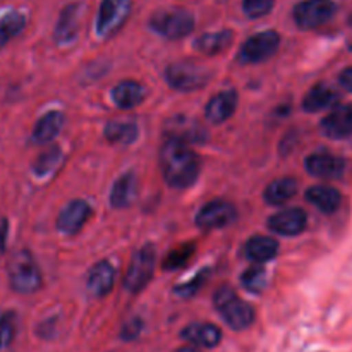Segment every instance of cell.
I'll list each match as a JSON object with an SVG mask.
<instances>
[{
    "label": "cell",
    "instance_id": "obj_2",
    "mask_svg": "<svg viewBox=\"0 0 352 352\" xmlns=\"http://www.w3.org/2000/svg\"><path fill=\"white\" fill-rule=\"evenodd\" d=\"M213 305L227 325L232 327L234 330H244L253 325L254 309L230 287H220L213 296Z\"/></svg>",
    "mask_w": 352,
    "mask_h": 352
},
{
    "label": "cell",
    "instance_id": "obj_37",
    "mask_svg": "<svg viewBox=\"0 0 352 352\" xmlns=\"http://www.w3.org/2000/svg\"><path fill=\"white\" fill-rule=\"evenodd\" d=\"M339 82L344 89H347V91L352 93V67L344 69V71L340 72Z\"/></svg>",
    "mask_w": 352,
    "mask_h": 352
},
{
    "label": "cell",
    "instance_id": "obj_16",
    "mask_svg": "<svg viewBox=\"0 0 352 352\" xmlns=\"http://www.w3.org/2000/svg\"><path fill=\"white\" fill-rule=\"evenodd\" d=\"M237 93L234 89H227V91L219 93L213 96L208 102L205 110V116L210 122L213 124H223L227 119L234 116L237 107Z\"/></svg>",
    "mask_w": 352,
    "mask_h": 352
},
{
    "label": "cell",
    "instance_id": "obj_5",
    "mask_svg": "<svg viewBox=\"0 0 352 352\" xmlns=\"http://www.w3.org/2000/svg\"><path fill=\"white\" fill-rule=\"evenodd\" d=\"M155 263H157V251L151 244L138 250L124 277V287L129 292L143 291L153 277Z\"/></svg>",
    "mask_w": 352,
    "mask_h": 352
},
{
    "label": "cell",
    "instance_id": "obj_9",
    "mask_svg": "<svg viewBox=\"0 0 352 352\" xmlns=\"http://www.w3.org/2000/svg\"><path fill=\"white\" fill-rule=\"evenodd\" d=\"M278 47H280V36L275 31H263V33L253 34L241 47L239 60L244 64H260V62L274 57Z\"/></svg>",
    "mask_w": 352,
    "mask_h": 352
},
{
    "label": "cell",
    "instance_id": "obj_26",
    "mask_svg": "<svg viewBox=\"0 0 352 352\" xmlns=\"http://www.w3.org/2000/svg\"><path fill=\"white\" fill-rule=\"evenodd\" d=\"M337 102V93L332 88L325 85H316L306 93L305 100H302V109L306 112H320L329 107H332Z\"/></svg>",
    "mask_w": 352,
    "mask_h": 352
},
{
    "label": "cell",
    "instance_id": "obj_8",
    "mask_svg": "<svg viewBox=\"0 0 352 352\" xmlns=\"http://www.w3.org/2000/svg\"><path fill=\"white\" fill-rule=\"evenodd\" d=\"M337 7L332 0H302L294 9V21L301 30H316L329 23Z\"/></svg>",
    "mask_w": 352,
    "mask_h": 352
},
{
    "label": "cell",
    "instance_id": "obj_10",
    "mask_svg": "<svg viewBox=\"0 0 352 352\" xmlns=\"http://www.w3.org/2000/svg\"><path fill=\"white\" fill-rule=\"evenodd\" d=\"M236 215L237 212L234 205L217 199V201H210L208 205L199 210L198 215H196V226L205 230L222 229V227L234 222Z\"/></svg>",
    "mask_w": 352,
    "mask_h": 352
},
{
    "label": "cell",
    "instance_id": "obj_17",
    "mask_svg": "<svg viewBox=\"0 0 352 352\" xmlns=\"http://www.w3.org/2000/svg\"><path fill=\"white\" fill-rule=\"evenodd\" d=\"M116 282V270L109 261H98L95 267L89 270L88 275V291L95 298H103L110 294Z\"/></svg>",
    "mask_w": 352,
    "mask_h": 352
},
{
    "label": "cell",
    "instance_id": "obj_6",
    "mask_svg": "<svg viewBox=\"0 0 352 352\" xmlns=\"http://www.w3.org/2000/svg\"><path fill=\"white\" fill-rule=\"evenodd\" d=\"M165 79L177 91H195L210 81V72L195 62H175L165 69Z\"/></svg>",
    "mask_w": 352,
    "mask_h": 352
},
{
    "label": "cell",
    "instance_id": "obj_14",
    "mask_svg": "<svg viewBox=\"0 0 352 352\" xmlns=\"http://www.w3.org/2000/svg\"><path fill=\"white\" fill-rule=\"evenodd\" d=\"M322 133L330 140H346L352 136V103L333 109L322 120Z\"/></svg>",
    "mask_w": 352,
    "mask_h": 352
},
{
    "label": "cell",
    "instance_id": "obj_33",
    "mask_svg": "<svg viewBox=\"0 0 352 352\" xmlns=\"http://www.w3.org/2000/svg\"><path fill=\"white\" fill-rule=\"evenodd\" d=\"M208 277H210V270L208 268H205V270L199 272L198 275H195L191 280L184 282V284H181L179 287H175L174 292L177 296H181V298H191V296H195L196 292L205 285V282L208 280Z\"/></svg>",
    "mask_w": 352,
    "mask_h": 352
},
{
    "label": "cell",
    "instance_id": "obj_29",
    "mask_svg": "<svg viewBox=\"0 0 352 352\" xmlns=\"http://www.w3.org/2000/svg\"><path fill=\"white\" fill-rule=\"evenodd\" d=\"M105 138L113 144H131L138 138V127L133 122H109Z\"/></svg>",
    "mask_w": 352,
    "mask_h": 352
},
{
    "label": "cell",
    "instance_id": "obj_23",
    "mask_svg": "<svg viewBox=\"0 0 352 352\" xmlns=\"http://www.w3.org/2000/svg\"><path fill=\"white\" fill-rule=\"evenodd\" d=\"M112 100L119 109L131 110L144 100V88L136 81H122L112 89Z\"/></svg>",
    "mask_w": 352,
    "mask_h": 352
},
{
    "label": "cell",
    "instance_id": "obj_20",
    "mask_svg": "<svg viewBox=\"0 0 352 352\" xmlns=\"http://www.w3.org/2000/svg\"><path fill=\"white\" fill-rule=\"evenodd\" d=\"M306 199L323 213H333L342 205V195L332 186H313L306 191Z\"/></svg>",
    "mask_w": 352,
    "mask_h": 352
},
{
    "label": "cell",
    "instance_id": "obj_32",
    "mask_svg": "<svg viewBox=\"0 0 352 352\" xmlns=\"http://www.w3.org/2000/svg\"><path fill=\"white\" fill-rule=\"evenodd\" d=\"M16 337V315L7 311L0 316V351H6Z\"/></svg>",
    "mask_w": 352,
    "mask_h": 352
},
{
    "label": "cell",
    "instance_id": "obj_30",
    "mask_svg": "<svg viewBox=\"0 0 352 352\" xmlns=\"http://www.w3.org/2000/svg\"><path fill=\"white\" fill-rule=\"evenodd\" d=\"M62 158H64V155H62L58 146H52L50 150L43 151L33 165L34 175L36 177H48V175L57 170L58 165L62 164Z\"/></svg>",
    "mask_w": 352,
    "mask_h": 352
},
{
    "label": "cell",
    "instance_id": "obj_27",
    "mask_svg": "<svg viewBox=\"0 0 352 352\" xmlns=\"http://www.w3.org/2000/svg\"><path fill=\"white\" fill-rule=\"evenodd\" d=\"M296 192H298V181L292 177H282L268 184L267 191H265V199L268 205H282L294 198Z\"/></svg>",
    "mask_w": 352,
    "mask_h": 352
},
{
    "label": "cell",
    "instance_id": "obj_12",
    "mask_svg": "<svg viewBox=\"0 0 352 352\" xmlns=\"http://www.w3.org/2000/svg\"><path fill=\"white\" fill-rule=\"evenodd\" d=\"M308 226V215L301 208H287L268 219V229L280 236H299Z\"/></svg>",
    "mask_w": 352,
    "mask_h": 352
},
{
    "label": "cell",
    "instance_id": "obj_3",
    "mask_svg": "<svg viewBox=\"0 0 352 352\" xmlns=\"http://www.w3.org/2000/svg\"><path fill=\"white\" fill-rule=\"evenodd\" d=\"M10 287L19 294H33L41 285V274L30 251H17L9 261Z\"/></svg>",
    "mask_w": 352,
    "mask_h": 352
},
{
    "label": "cell",
    "instance_id": "obj_35",
    "mask_svg": "<svg viewBox=\"0 0 352 352\" xmlns=\"http://www.w3.org/2000/svg\"><path fill=\"white\" fill-rule=\"evenodd\" d=\"M275 0H243V9L244 14L251 19H258L263 17L274 9Z\"/></svg>",
    "mask_w": 352,
    "mask_h": 352
},
{
    "label": "cell",
    "instance_id": "obj_19",
    "mask_svg": "<svg viewBox=\"0 0 352 352\" xmlns=\"http://www.w3.org/2000/svg\"><path fill=\"white\" fill-rule=\"evenodd\" d=\"M79 16H81V7L78 3H71L62 10L54 34L57 43L67 45L76 40L79 33Z\"/></svg>",
    "mask_w": 352,
    "mask_h": 352
},
{
    "label": "cell",
    "instance_id": "obj_15",
    "mask_svg": "<svg viewBox=\"0 0 352 352\" xmlns=\"http://www.w3.org/2000/svg\"><path fill=\"white\" fill-rule=\"evenodd\" d=\"M165 133L170 138L184 143H201L206 140V131L196 122L195 119L189 117H174L165 126Z\"/></svg>",
    "mask_w": 352,
    "mask_h": 352
},
{
    "label": "cell",
    "instance_id": "obj_18",
    "mask_svg": "<svg viewBox=\"0 0 352 352\" xmlns=\"http://www.w3.org/2000/svg\"><path fill=\"white\" fill-rule=\"evenodd\" d=\"M182 339L198 347H215L222 340V332L212 323H191L182 330Z\"/></svg>",
    "mask_w": 352,
    "mask_h": 352
},
{
    "label": "cell",
    "instance_id": "obj_34",
    "mask_svg": "<svg viewBox=\"0 0 352 352\" xmlns=\"http://www.w3.org/2000/svg\"><path fill=\"white\" fill-rule=\"evenodd\" d=\"M241 280H243V285L248 291L258 294V292L263 291L265 284H267V275L261 268H250L248 272H244Z\"/></svg>",
    "mask_w": 352,
    "mask_h": 352
},
{
    "label": "cell",
    "instance_id": "obj_28",
    "mask_svg": "<svg viewBox=\"0 0 352 352\" xmlns=\"http://www.w3.org/2000/svg\"><path fill=\"white\" fill-rule=\"evenodd\" d=\"M26 26V17L17 10H9L0 16V50L21 33Z\"/></svg>",
    "mask_w": 352,
    "mask_h": 352
},
{
    "label": "cell",
    "instance_id": "obj_24",
    "mask_svg": "<svg viewBox=\"0 0 352 352\" xmlns=\"http://www.w3.org/2000/svg\"><path fill=\"white\" fill-rule=\"evenodd\" d=\"M64 126V116L60 112H48L40 117L33 129V140L40 144L52 143Z\"/></svg>",
    "mask_w": 352,
    "mask_h": 352
},
{
    "label": "cell",
    "instance_id": "obj_13",
    "mask_svg": "<svg viewBox=\"0 0 352 352\" xmlns=\"http://www.w3.org/2000/svg\"><path fill=\"white\" fill-rule=\"evenodd\" d=\"M305 167L313 177L340 179L346 172V160L330 153H313L306 158Z\"/></svg>",
    "mask_w": 352,
    "mask_h": 352
},
{
    "label": "cell",
    "instance_id": "obj_11",
    "mask_svg": "<svg viewBox=\"0 0 352 352\" xmlns=\"http://www.w3.org/2000/svg\"><path fill=\"white\" fill-rule=\"evenodd\" d=\"M91 206L85 201V199H74L69 203L64 210L60 212L57 219V229L58 232L65 234V236H74L79 230L85 227L91 217Z\"/></svg>",
    "mask_w": 352,
    "mask_h": 352
},
{
    "label": "cell",
    "instance_id": "obj_36",
    "mask_svg": "<svg viewBox=\"0 0 352 352\" xmlns=\"http://www.w3.org/2000/svg\"><path fill=\"white\" fill-rule=\"evenodd\" d=\"M141 327H143V323H141L140 320H131V322L124 327L122 337L124 339H134V337H138V333L141 332Z\"/></svg>",
    "mask_w": 352,
    "mask_h": 352
},
{
    "label": "cell",
    "instance_id": "obj_1",
    "mask_svg": "<svg viewBox=\"0 0 352 352\" xmlns=\"http://www.w3.org/2000/svg\"><path fill=\"white\" fill-rule=\"evenodd\" d=\"M160 168L168 186L186 189L198 179L201 160L188 143L170 138L160 150Z\"/></svg>",
    "mask_w": 352,
    "mask_h": 352
},
{
    "label": "cell",
    "instance_id": "obj_21",
    "mask_svg": "<svg viewBox=\"0 0 352 352\" xmlns=\"http://www.w3.org/2000/svg\"><path fill=\"white\" fill-rule=\"evenodd\" d=\"M277 253V241L268 236H254L244 244V254L248 256V260L256 261V263H267V261L274 260Z\"/></svg>",
    "mask_w": 352,
    "mask_h": 352
},
{
    "label": "cell",
    "instance_id": "obj_7",
    "mask_svg": "<svg viewBox=\"0 0 352 352\" xmlns=\"http://www.w3.org/2000/svg\"><path fill=\"white\" fill-rule=\"evenodd\" d=\"M131 0H103L96 19V33L102 38L116 34L131 14Z\"/></svg>",
    "mask_w": 352,
    "mask_h": 352
},
{
    "label": "cell",
    "instance_id": "obj_31",
    "mask_svg": "<svg viewBox=\"0 0 352 352\" xmlns=\"http://www.w3.org/2000/svg\"><path fill=\"white\" fill-rule=\"evenodd\" d=\"M195 251L196 246L192 243H186L182 244V246L175 248V250H172L170 253L165 256L162 268H164V270H177V268L186 267V265L189 263V260L192 258V254H195Z\"/></svg>",
    "mask_w": 352,
    "mask_h": 352
},
{
    "label": "cell",
    "instance_id": "obj_4",
    "mask_svg": "<svg viewBox=\"0 0 352 352\" xmlns=\"http://www.w3.org/2000/svg\"><path fill=\"white\" fill-rule=\"evenodd\" d=\"M150 28L168 40H181L195 30V17L184 9L160 10L150 19Z\"/></svg>",
    "mask_w": 352,
    "mask_h": 352
},
{
    "label": "cell",
    "instance_id": "obj_25",
    "mask_svg": "<svg viewBox=\"0 0 352 352\" xmlns=\"http://www.w3.org/2000/svg\"><path fill=\"white\" fill-rule=\"evenodd\" d=\"M234 33L229 30L215 31V33H205L199 38H196L195 48L201 54L206 55H217L226 52L227 48L232 45Z\"/></svg>",
    "mask_w": 352,
    "mask_h": 352
},
{
    "label": "cell",
    "instance_id": "obj_39",
    "mask_svg": "<svg viewBox=\"0 0 352 352\" xmlns=\"http://www.w3.org/2000/svg\"><path fill=\"white\" fill-rule=\"evenodd\" d=\"M177 352H199V351L195 349V347H181Z\"/></svg>",
    "mask_w": 352,
    "mask_h": 352
},
{
    "label": "cell",
    "instance_id": "obj_38",
    "mask_svg": "<svg viewBox=\"0 0 352 352\" xmlns=\"http://www.w3.org/2000/svg\"><path fill=\"white\" fill-rule=\"evenodd\" d=\"M7 232H9V222L6 219H0V254L6 251Z\"/></svg>",
    "mask_w": 352,
    "mask_h": 352
},
{
    "label": "cell",
    "instance_id": "obj_22",
    "mask_svg": "<svg viewBox=\"0 0 352 352\" xmlns=\"http://www.w3.org/2000/svg\"><path fill=\"white\" fill-rule=\"evenodd\" d=\"M136 192V175L133 172H127L122 177L117 179L116 184H113L112 192H110V203H112L113 208H127V206L133 205Z\"/></svg>",
    "mask_w": 352,
    "mask_h": 352
}]
</instances>
